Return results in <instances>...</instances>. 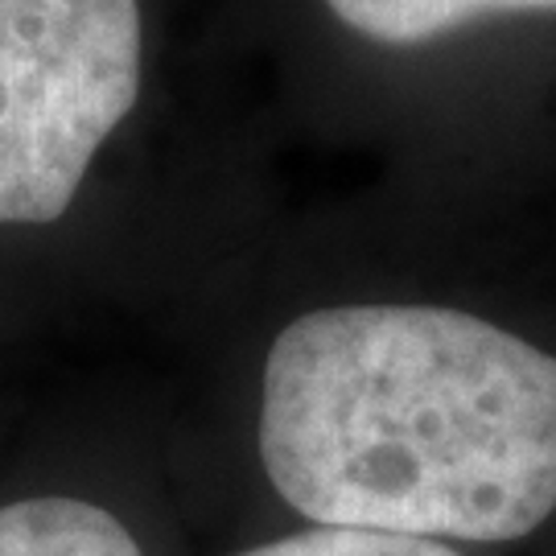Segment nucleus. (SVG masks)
Instances as JSON below:
<instances>
[{
    "instance_id": "4",
    "label": "nucleus",
    "mask_w": 556,
    "mask_h": 556,
    "mask_svg": "<svg viewBox=\"0 0 556 556\" xmlns=\"http://www.w3.org/2000/svg\"><path fill=\"white\" fill-rule=\"evenodd\" d=\"M334 17L383 46H420L495 13H553L556 0H326Z\"/></svg>"
},
{
    "instance_id": "3",
    "label": "nucleus",
    "mask_w": 556,
    "mask_h": 556,
    "mask_svg": "<svg viewBox=\"0 0 556 556\" xmlns=\"http://www.w3.org/2000/svg\"><path fill=\"white\" fill-rule=\"evenodd\" d=\"M0 556H144L132 532L83 498H21L0 507Z\"/></svg>"
},
{
    "instance_id": "2",
    "label": "nucleus",
    "mask_w": 556,
    "mask_h": 556,
    "mask_svg": "<svg viewBox=\"0 0 556 556\" xmlns=\"http://www.w3.org/2000/svg\"><path fill=\"white\" fill-rule=\"evenodd\" d=\"M140 62L137 0H0V227L66 215Z\"/></svg>"
},
{
    "instance_id": "5",
    "label": "nucleus",
    "mask_w": 556,
    "mask_h": 556,
    "mask_svg": "<svg viewBox=\"0 0 556 556\" xmlns=\"http://www.w3.org/2000/svg\"><path fill=\"white\" fill-rule=\"evenodd\" d=\"M243 556H462L441 540L363 532V528H309L298 536L260 544Z\"/></svg>"
},
{
    "instance_id": "1",
    "label": "nucleus",
    "mask_w": 556,
    "mask_h": 556,
    "mask_svg": "<svg viewBox=\"0 0 556 556\" xmlns=\"http://www.w3.org/2000/svg\"><path fill=\"white\" fill-rule=\"evenodd\" d=\"M260 457L318 528L519 540L556 511V355L441 305H334L264 363Z\"/></svg>"
}]
</instances>
